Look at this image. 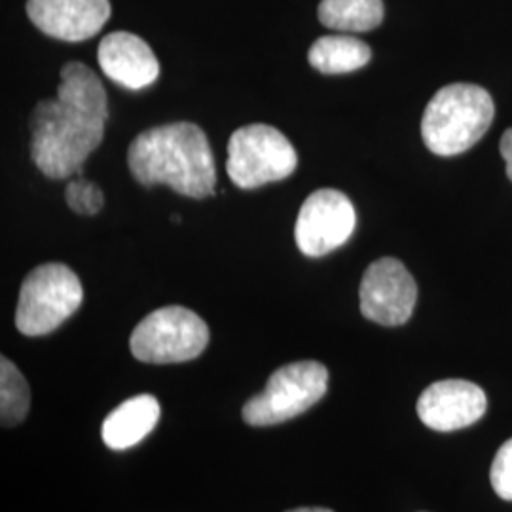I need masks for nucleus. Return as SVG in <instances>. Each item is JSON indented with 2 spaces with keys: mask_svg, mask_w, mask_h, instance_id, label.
Wrapping results in <instances>:
<instances>
[{
  "mask_svg": "<svg viewBox=\"0 0 512 512\" xmlns=\"http://www.w3.org/2000/svg\"><path fill=\"white\" fill-rule=\"evenodd\" d=\"M109 97L84 63H67L55 99H44L31 116V156L50 179H69L105 137Z\"/></svg>",
  "mask_w": 512,
  "mask_h": 512,
  "instance_id": "1",
  "label": "nucleus"
},
{
  "mask_svg": "<svg viewBox=\"0 0 512 512\" xmlns=\"http://www.w3.org/2000/svg\"><path fill=\"white\" fill-rule=\"evenodd\" d=\"M129 171L143 186L165 184L186 198L215 194L217 167L200 126L175 122L139 133L128 150Z\"/></svg>",
  "mask_w": 512,
  "mask_h": 512,
  "instance_id": "2",
  "label": "nucleus"
},
{
  "mask_svg": "<svg viewBox=\"0 0 512 512\" xmlns=\"http://www.w3.org/2000/svg\"><path fill=\"white\" fill-rule=\"evenodd\" d=\"M494 116V99L484 88L450 84L429 101L421 120V137L433 154L458 156L484 137Z\"/></svg>",
  "mask_w": 512,
  "mask_h": 512,
  "instance_id": "3",
  "label": "nucleus"
},
{
  "mask_svg": "<svg viewBox=\"0 0 512 512\" xmlns=\"http://www.w3.org/2000/svg\"><path fill=\"white\" fill-rule=\"evenodd\" d=\"M82 300V283L69 266L42 264L25 277L19 289L16 327L25 336L50 334L82 306Z\"/></svg>",
  "mask_w": 512,
  "mask_h": 512,
  "instance_id": "4",
  "label": "nucleus"
},
{
  "mask_svg": "<svg viewBox=\"0 0 512 512\" xmlns=\"http://www.w3.org/2000/svg\"><path fill=\"white\" fill-rule=\"evenodd\" d=\"M329 389V370L317 361H298L277 368L262 393L243 406V420L253 427H270L310 410Z\"/></svg>",
  "mask_w": 512,
  "mask_h": 512,
  "instance_id": "5",
  "label": "nucleus"
},
{
  "mask_svg": "<svg viewBox=\"0 0 512 512\" xmlns=\"http://www.w3.org/2000/svg\"><path fill=\"white\" fill-rule=\"evenodd\" d=\"M207 344V323L196 311L183 306H167L148 313L129 338L133 357L150 365L192 361L202 355Z\"/></svg>",
  "mask_w": 512,
  "mask_h": 512,
  "instance_id": "6",
  "label": "nucleus"
},
{
  "mask_svg": "<svg viewBox=\"0 0 512 512\" xmlns=\"http://www.w3.org/2000/svg\"><path fill=\"white\" fill-rule=\"evenodd\" d=\"M298 167L291 141L274 126L251 124L236 129L228 141L226 171L241 190L289 179Z\"/></svg>",
  "mask_w": 512,
  "mask_h": 512,
  "instance_id": "7",
  "label": "nucleus"
},
{
  "mask_svg": "<svg viewBox=\"0 0 512 512\" xmlns=\"http://www.w3.org/2000/svg\"><path fill=\"white\" fill-rule=\"evenodd\" d=\"M355 226L357 213L348 196L334 188H321L302 203L294 239L302 255L319 258L348 243Z\"/></svg>",
  "mask_w": 512,
  "mask_h": 512,
  "instance_id": "8",
  "label": "nucleus"
},
{
  "mask_svg": "<svg viewBox=\"0 0 512 512\" xmlns=\"http://www.w3.org/2000/svg\"><path fill=\"white\" fill-rule=\"evenodd\" d=\"M361 311L384 327L404 325L416 308L418 285L397 258H380L366 268L361 281Z\"/></svg>",
  "mask_w": 512,
  "mask_h": 512,
  "instance_id": "9",
  "label": "nucleus"
},
{
  "mask_svg": "<svg viewBox=\"0 0 512 512\" xmlns=\"http://www.w3.org/2000/svg\"><path fill=\"white\" fill-rule=\"evenodd\" d=\"M484 391L467 380H442L429 385L418 399V416L433 431L450 433L469 427L486 412Z\"/></svg>",
  "mask_w": 512,
  "mask_h": 512,
  "instance_id": "10",
  "label": "nucleus"
},
{
  "mask_svg": "<svg viewBox=\"0 0 512 512\" xmlns=\"http://www.w3.org/2000/svg\"><path fill=\"white\" fill-rule=\"evenodd\" d=\"M27 16L48 37L82 42L110 18L109 0H27Z\"/></svg>",
  "mask_w": 512,
  "mask_h": 512,
  "instance_id": "11",
  "label": "nucleus"
},
{
  "mask_svg": "<svg viewBox=\"0 0 512 512\" xmlns=\"http://www.w3.org/2000/svg\"><path fill=\"white\" fill-rule=\"evenodd\" d=\"M97 61L110 80L139 92L160 78V61L147 42L133 33H110L99 42Z\"/></svg>",
  "mask_w": 512,
  "mask_h": 512,
  "instance_id": "12",
  "label": "nucleus"
},
{
  "mask_svg": "<svg viewBox=\"0 0 512 512\" xmlns=\"http://www.w3.org/2000/svg\"><path fill=\"white\" fill-rule=\"evenodd\" d=\"M162 408L156 397L137 395L114 408L103 421L101 437L110 450H128L148 437L158 425Z\"/></svg>",
  "mask_w": 512,
  "mask_h": 512,
  "instance_id": "13",
  "label": "nucleus"
},
{
  "mask_svg": "<svg viewBox=\"0 0 512 512\" xmlns=\"http://www.w3.org/2000/svg\"><path fill=\"white\" fill-rule=\"evenodd\" d=\"M372 57L370 46L349 35H329L311 44L308 61L323 74H346L363 69Z\"/></svg>",
  "mask_w": 512,
  "mask_h": 512,
  "instance_id": "14",
  "label": "nucleus"
},
{
  "mask_svg": "<svg viewBox=\"0 0 512 512\" xmlns=\"http://www.w3.org/2000/svg\"><path fill=\"white\" fill-rule=\"evenodd\" d=\"M319 21L338 33H366L384 21L382 0H321Z\"/></svg>",
  "mask_w": 512,
  "mask_h": 512,
  "instance_id": "15",
  "label": "nucleus"
},
{
  "mask_svg": "<svg viewBox=\"0 0 512 512\" xmlns=\"http://www.w3.org/2000/svg\"><path fill=\"white\" fill-rule=\"evenodd\" d=\"M31 406V389L25 376L8 357L0 359V421L14 427L27 418Z\"/></svg>",
  "mask_w": 512,
  "mask_h": 512,
  "instance_id": "16",
  "label": "nucleus"
},
{
  "mask_svg": "<svg viewBox=\"0 0 512 512\" xmlns=\"http://www.w3.org/2000/svg\"><path fill=\"white\" fill-rule=\"evenodd\" d=\"M65 202L76 215L93 217L103 209L105 198H103V192L97 184L86 181L82 177H76L65 188Z\"/></svg>",
  "mask_w": 512,
  "mask_h": 512,
  "instance_id": "17",
  "label": "nucleus"
},
{
  "mask_svg": "<svg viewBox=\"0 0 512 512\" xmlns=\"http://www.w3.org/2000/svg\"><path fill=\"white\" fill-rule=\"evenodd\" d=\"M490 480L495 494L505 501H512V439L507 440L495 454Z\"/></svg>",
  "mask_w": 512,
  "mask_h": 512,
  "instance_id": "18",
  "label": "nucleus"
},
{
  "mask_svg": "<svg viewBox=\"0 0 512 512\" xmlns=\"http://www.w3.org/2000/svg\"><path fill=\"white\" fill-rule=\"evenodd\" d=\"M499 152L507 164V177L512 181V128L503 133L501 143H499Z\"/></svg>",
  "mask_w": 512,
  "mask_h": 512,
  "instance_id": "19",
  "label": "nucleus"
},
{
  "mask_svg": "<svg viewBox=\"0 0 512 512\" xmlns=\"http://www.w3.org/2000/svg\"><path fill=\"white\" fill-rule=\"evenodd\" d=\"M287 512H334L330 509H321V507H306V509H294V511Z\"/></svg>",
  "mask_w": 512,
  "mask_h": 512,
  "instance_id": "20",
  "label": "nucleus"
}]
</instances>
